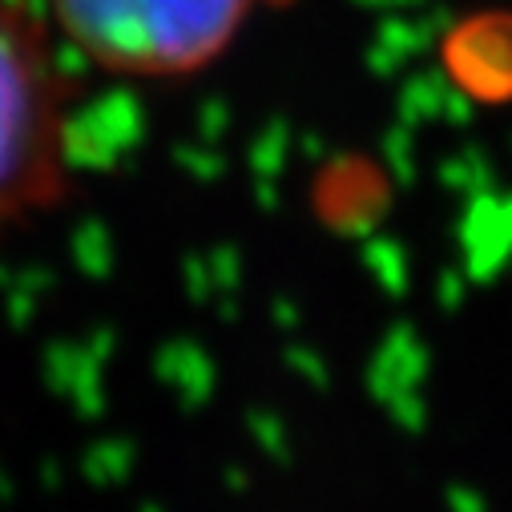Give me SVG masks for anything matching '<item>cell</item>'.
<instances>
[{
  "mask_svg": "<svg viewBox=\"0 0 512 512\" xmlns=\"http://www.w3.org/2000/svg\"><path fill=\"white\" fill-rule=\"evenodd\" d=\"M69 85L49 29L25 0H0V242L69 194Z\"/></svg>",
  "mask_w": 512,
  "mask_h": 512,
  "instance_id": "1",
  "label": "cell"
},
{
  "mask_svg": "<svg viewBox=\"0 0 512 512\" xmlns=\"http://www.w3.org/2000/svg\"><path fill=\"white\" fill-rule=\"evenodd\" d=\"M49 13L89 65L174 81L210 69L234 45L250 0H49Z\"/></svg>",
  "mask_w": 512,
  "mask_h": 512,
  "instance_id": "2",
  "label": "cell"
}]
</instances>
